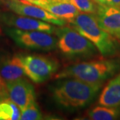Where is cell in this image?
<instances>
[{
	"instance_id": "6da1fadb",
	"label": "cell",
	"mask_w": 120,
	"mask_h": 120,
	"mask_svg": "<svg viewBox=\"0 0 120 120\" xmlns=\"http://www.w3.org/2000/svg\"><path fill=\"white\" fill-rule=\"evenodd\" d=\"M57 80L52 86V98L57 105L68 110H76L89 105L97 98L102 87L74 77Z\"/></svg>"
},
{
	"instance_id": "7a4b0ae2",
	"label": "cell",
	"mask_w": 120,
	"mask_h": 120,
	"mask_svg": "<svg viewBox=\"0 0 120 120\" xmlns=\"http://www.w3.org/2000/svg\"><path fill=\"white\" fill-rule=\"evenodd\" d=\"M120 72V57L83 61L68 66L56 73V79L74 77L82 81L103 86L104 82Z\"/></svg>"
},
{
	"instance_id": "3957f363",
	"label": "cell",
	"mask_w": 120,
	"mask_h": 120,
	"mask_svg": "<svg viewBox=\"0 0 120 120\" xmlns=\"http://www.w3.org/2000/svg\"><path fill=\"white\" fill-rule=\"evenodd\" d=\"M69 23L73 28L94 43L103 57H116L120 53V43L116 38L99 26L95 14L79 12Z\"/></svg>"
},
{
	"instance_id": "277c9868",
	"label": "cell",
	"mask_w": 120,
	"mask_h": 120,
	"mask_svg": "<svg viewBox=\"0 0 120 120\" xmlns=\"http://www.w3.org/2000/svg\"><path fill=\"white\" fill-rule=\"evenodd\" d=\"M55 33L57 47L68 60H87L98 56L99 51L94 43L73 27L60 26Z\"/></svg>"
},
{
	"instance_id": "5b68a950",
	"label": "cell",
	"mask_w": 120,
	"mask_h": 120,
	"mask_svg": "<svg viewBox=\"0 0 120 120\" xmlns=\"http://www.w3.org/2000/svg\"><path fill=\"white\" fill-rule=\"evenodd\" d=\"M5 33L19 47L38 51L49 52L57 47V38L43 31H28L9 27Z\"/></svg>"
},
{
	"instance_id": "8992f818",
	"label": "cell",
	"mask_w": 120,
	"mask_h": 120,
	"mask_svg": "<svg viewBox=\"0 0 120 120\" xmlns=\"http://www.w3.org/2000/svg\"><path fill=\"white\" fill-rule=\"evenodd\" d=\"M26 76L35 83L47 81L56 74L59 63L56 60L40 55H19Z\"/></svg>"
},
{
	"instance_id": "52a82bcc",
	"label": "cell",
	"mask_w": 120,
	"mask_h": 120,
	"mask_svg": "<svg viewBox=\"0 0 120 120\" xmlns=\"http://www.w3.org/2000/svg\"><path fill=\"white\" fill-rule=\"evenodd\" d=\"M5 5L13 13L40 19L58 26H64L66 21L57 17L45 9L24 0H7Z\"/></svg>"
},
{
	"instance_id": "ba28073f",
	"label": "cell",
	"mask_w": 120,
	"mask_h": 120,
	"mask_svg": "<svg viewBox=\"0 0 120 120\" xmlns=\"http://www.w3.org/2000/svg\"><path fill=\"white\" fill-rule=\"evenodd\" d=\"M0 22L9 27L28 31H39L50 34L54 33L56 30L52 23L15 13H0Z\"/></svg>"
},
{
	"instance_id": "9c48e42d",
	"label": "cell",
	"mask_w": 120,
	"mask_h": 120,
	"mask_svg": "<svg viewBox=\"0 0 120 120\" xmlns=\"http://www.w3.org/2000/svg\"><path fill=\"white\" fill-rule=\"evenodd\" d=\"M9 98L23 110L33 99H35L34 86L25 77L5 82Z\"/></svg>"
},
{
	"instance_id": "30bf717a",
	"label": "cell",
	"mask_w": 120,
	"mask_h": 120,
	"mask_svg": "<svg viewBox=\"0 0 120 120\" xmlns=\"http://www.w3.org/2000/svg\"><path fill=\"white\" fill-rule=\"evenodd\" d=\"M30 3L66 22H71L80 12L71 0H31Z\"/></svg>"
},
{
	"instance_id": "8fae6325",
	"label": "cell",
	"mask_w": 120,
	"mask_h": 120,
	"mask_svg": "<svg viewBox=\"0 0 120 120\" xmlns=\"http://www.w3.org/2000/svg\"><path fill=\"white\" fill-rule=\"evenodd\" d=\"M95 15L103 30L114 37L120 34V8L98 4Z\"/></svg>"
},
{
	"instance_id": "7c38bea8",
	"label": "cell",
	"mask_w": 120,
	"mask_h": 120,
	"mask_svg": "<svg viewBox=\"0 0 120 120\" xmlns=\"http://www.w3.org/2000/svg\"><path fill=\"white\" fill-rule=\"evenodd\" d=\"M0 75L5 82L26 77L19 55L0 56Z\"/></svg>"
},
{
	"instance_id": "4fadbf2b",
	"label": "cell",
	"mask_w": 120,
	"mask_h": 120,
	"mask_svg": "<svg viewBox=\"0 0 120 120\" xmlns=\"http://www.w3.org/2000/svg\"><path fill=\"white\" fill-rule=\"evenodd\" d=\"M98 104L108 107L120 105V72L113 77L104 87L98 99Z\"/></svg>"
},
{
	"instance_id": "5bb4252c",
	"label": "cell",
	"mask_w": 120,
	"mask_h": 120,
	"mask_svg": "<svg viewBox=\"0 0 120 120\" xmlns=\"http://www.w3.org/2000/svg\"><path fill=\"white\" fill-rule=\"evenodd\" d=\"M89 119L93 120H113L120 117V105L117 107L96 106L87 113Z\"/></svg>"
},
{
	"instance_id": "9a60e30c",
	"label": "cell",
	"mask_w": 120,
	"mask_h": 120,
	"mask_svg": "<svg viewBox=\"0 0 120 120\" xmlns=\"http://www.w3.org/2000/svg\"><path fill=\"white\" fill-rule=\"evenodd\" d=\"M21 110L9 98L0 102V120H20Z\"/></svg>"
},
{
	"instance_id": "2e32d148",
	"label": "cell",
	"mask_w": 120,
	"mask_h": 120,
	"mask_svg": "<svg viewBox=\"0 0 120 120\" xmlns=\"http://www.w3.org/2000/svg\"><path fill=\"white\" fill-rule=\"evenodd\" d=\"M42 119V115L35 99H33L21 111V120H39Z\"/></svg>"
},
{
	"instance_id": "e0dca14e",
	"label": "cell",
	"mask_w": 120,
	"mask_h": 120,
	"mask_svg": "<svg viewBox=\"0 0 120 120\" xmlns=\"http://www.w3.org/2000/svg\"><path fill=\"white\" fill-rule=\"evenodd\" d=\"M76 8L83 13L95 14L98 4L95 0H71Z\"/></svg>"
},
{
	"instance_id": "ac0fdd59",
	"label": "cell",
	"mask_w": 120,
	"mask_h": 120,
	"mask_svg": "<svg viewBox=\"0 0 120 120\" xmlns=\"http://www.w3.org/2000/svg\"><path fill=\"white\" fill-rule=\"evenodd\" d=\"M9 95L5 82H0V102L9 99Z\"/></svg>"
},
{
	"instance_id": "d6986e66",
	"label": "cell",
	"mask_w": 120,
	"mask_h": 120,
	"mask_svg": "<svg viewBox=\"0 0 120 120\" xmlns=\"http://www.w3.org/2000/svg\"><path fill=\"white\" fill-rule=\"evenodd\" d=\"M98 4L120 8V0H95Z\"/></svg>"
},
{
	"instance_id": "ffe728a7",
	"label": "cell",
	"mask_w": 120,
	"mask_h": 120,
	"mask_svg": "<svg viewBox=\"0 0 120 120\" xmlns=\"http://www.w3.org/2000/svg\"><path fill=\"white\" fill-rule=\"evenodd\" d=\"M115 38H116L119 39H120V34H119L116 35V36H115Z\"/></svg>"
},
{
	"instance_id": "44dd1931",
	"label": "cell",
	"mask_w": 120,
	"mask_h": 120,
	"mask_svg": "<svg viewBox=\"0 0 120 120\" xmlns=\"http://www.w3.org/2000/svg\"><path fill=\"white\" fill-rule=\"evenodd\" d=\"M0 82H5L4 80L3 79V78L1 77V75H0Z\"/></svg>"
},
{
	"instance_id": "7402d4cb",
	"label": "cell",
	"mask_w": 120,
	"mask_h": 120,
	"mask_svg": "<svg viewBox=\"0 0 120 120\" xmlns=\"http://www.w3.org/2000/svg\"><path fill=\"white\" fill-rule=\"evenodd\" d=\"M24 1H30L31 0H24Z\"/></svg>"
},
{
	"instance_id": "603a6c76",
	"label": "cell",
	"mask_w": 120,
	"mask_h": 120,
	"mask_svg": "<svg viewBox=\"0 0 120 120\" xmlns=\"http://www.w3.org/2000/svg\"></svg>"
}]
</instances>
